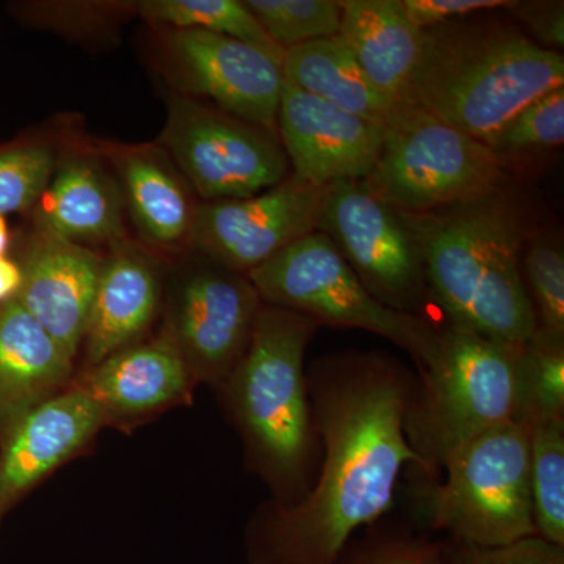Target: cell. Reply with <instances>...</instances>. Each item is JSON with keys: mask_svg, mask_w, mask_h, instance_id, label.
I'll return each mask as SVG.
<instances>
[{"mask_svg": "<svg viewBox=\"0 0 564 564\" xmlns=\"http://www.w3.org/2000/svg\"><path fill=\"white\" fill-rule=\"evenodd\" d=\"M399 214L451 323L511 345L533 336L536 315L521 273L524 220L502 188L422 214Z\"/></svg>", "mask_w": 564, "mask_h": 564, "instance_id": "cell-2", "label": "cell"}, {"mask_svg": "<svg viewBox=\"0 0 564 564\" xmlns=\"http://www.w3.org/2000/svg\"><path fill=\"white\" fill-rule=\"evenodd\" d=\"M340 31L373 87L399 106L421 54L422 31L410 21L403 0H343Z\"/></svg>", "mask_w": 564, "mask_h": 564, "instance_id": "cell-21", "label": "cell"}, {"mask_svg": "<svg viewBox=\"0 0 564 564\" xmlns=\"http://www.w3.org/2000/svg\"><path fill=\"white\" fill-rule=\"evenodd\" d=\"M281 69L285 80L322 101L384 128L391 120L395 107L373 87L339 33L289 47Z\"/></svg>", "mask_w": 564, "mask_h": 564, "instance_id": "cell-22", "label": "cell"}, {"mask_svg": "<svg viewBox=\"0 0 564 564\" xmlns=\"http://www.w3.org/2000/svg\"><path fill=\"white\" fill-rule=\"evenodd\" d=\"M245 6L284 51L340 31L343 11L334 0H247Z\"/></svg>", "mask_w": 564, "mask_h": 564, "instance_id": "cell-27", "label": "cell"}, {"mask_svg": "<svg viewBox=\"0 0 564 564\" xmlns=\"http://www.w3.org/2000/svg\"><path fill=\"white\" fill-rule=\"evenodd\" d=\"M74 361L17 299L0 306V441L74 384Z\"/></svg>", "mask_w": 564, "mask_h": 564, "instance_id": "cell-18", "label": "cell"}, {"mask_svg": "<svg viewBox=\"0 0 564 564\" xmlns=\"http://www.w3.org/2000/svg\"><path fill=\"white\" fill-rule=\"evenodd\" d=\"M511 17L518 18L524 22L525 28L533 33L534 39L540 41V46L544 50L556 51L555 47L564 46V3L562 0L556 2H544V0H533V2H514L508 9Z\"/></svg>", "mask_w": 564, "mask_h": 564, "instance_id": "cell-34", "label": "cell"}, {"mask_svg": "<svg viewBox=\"0 0 564 564\" xmlns=\"http://www.w3.org/2000/svg\"><path fill=\"white\" fill-rule=\"evenodd\" d=\"M564 85V58L502 20L463 18L422 31L403 102L488 144L516 113Z\"/></svg>", "mask_w": 564, "mask_h": 564, "instance_id": "cell-3", "label": "cell"}, {"mask_svg": "<svg viewBox=\"0 0 564 564\" xmlns=\"http://www.w3.org/2000/svg\"><path fill=\"white\" fill-rule=\"evenodd\" d=\"M262 300L247 274L207 259L182 276L169 321L195 383L220 386L250 345Z\"/></svg>", "mask_w": 564, "mask_h": 564, "instance_id": "cell-11", "label": "cell"}, {"mask_svg": "<svg viewBox=\"0 0 564 564\" xmlns=\"http://www.w3.org/2000/svg\"><path fill=\"white\" fill-rule=\"evenodd\" d=\"M307 375L321 473L302 499L269 503L247 534L250 564H337L362 527L392 507L402 469L422 463L404 419L413 375L380 351L325 356Z\"/></svg>", "mask_w": 564, "mask_h": 564, "instance_id": "cell-1", "label": "cell"}, {"mask_svg": "<svg viewBox=\"0 0 564 564\" xmlns=\"http://www.w3.org/2000/svg\"><path fill=\"white\" fill-rule=\"evenodd\" d=\"M169 55L185 91L274 132L284 76L265 52L217 33L173 29Z\"/></svg>", "mask_w": 564, "mask_h": 564, "instance_id": "cell-13", "label": "cell"}, {"mask_svg": "<svg viewBox=\"0 0 564 564\" xmlns=\"http://www.w3.org/2000/svg\"><path fill=\"white\" fill-rule=\"evenodd\" d=\"M276 126L293 174L315 185L366 180L386 139L384 126L322 101L285 79Z\"/></svg>", "mask_w": 564, "mask_h": 564, "instance_id": "cell-14", "label": "cell"}, {"mask_svg": "<svg viewBox=\"0 0 564 564\" xmlns=\"http://www.w3.org/2000/svg\"><path fill=\"white\" fill-rule=\"evenodd\" d=\"M318 326L292 311L262 304L250 345L220 386L256 473L274 503L291 505L315 478V433L304 352Z\"/></svg>", "mask_w": 564, "mask_h": 564, "instance_id": "cell-4", "label": "cell"}, {"mask_svg": "<svg viewBox=\"0 0 564 564\" xmlns=\"http://www.w3.org/2000/svg\"><path fill=\"white\" fill-rule=\"evenodd\" d=\"M10 247V229L3 215H0V258H6Z\"/></svg>", "mask_w": 564, "mask_h": 564, "instance_id": "cell-36", "label": "cell"}, {"mask_svg": "<svg viewBox=\"0 0 564 564\" xmlns=\"http://www.w3.org/2000/svg\"><path fill=\"white\" fill-rule=\"evenodd\" d=\"M444 545L445 564H564V547L540 536L524 538L500 547L448 540Z\"/></svg>", "mask_w": 564, "mask_h": 564, "instance_id": "cell-32", "label": "cell"}, {"mask_svg": "<svg viewBox=\"0 0 564 564\" xmlns=\"http://www.w3.org/2000/svg\"><path fill=\"white\" fill-rule=\"evenodd\" d=\"M139 10L144 20L176 31L195 29L251 44L282 65L285 51L267 35L240 0H147L139 3Z\"/></svg>", "mask_w": 564, "mask_h": 564, "instance_id": "cell-24", "label": "cell"}, {"mask_svg": "<svg viewBox=\"0 0 564 564\" xmlns=\"http://www.w3.org/2000/svg\"><path fill=\"white\" fill-rule=\"evenodd\" d=\"M55 166L57 159L44 144L0 151V215L33 209Z\"/></svg>", "mask_w": 564, "mask_h": 564, "instance_id": "cell-31", "label": "cell"}, {"mask_svg": "<svg viewBox=\"0 0 564 564\" xmlns=\"http://www.w3.org/2000/svg\"><path fill=\"white\" fill-rule=\"evenodd\" d=\"M317 231L332 240L378 302L417 315L429 284L399 212L375 198L361 181L333 182L325 187Z\"/></svg>", "mask_w": 564, "mask_h": 564, "instance_id": "cell-10", "label": "cell"}, {"mask_svg": "<svg viewBox=\"0 0 564 564\" xmlns=\"http://www.w3.org/2000/svg\"><path fill=\"white\" fill-rule=\"evenodd\" d=\"M161 302V274L143 252L120 248L104 261L82 343L85 369L143 339Z\"/></svg>", "mask_w": 564, "mask_h": 564, "instance_id": "cell-19", "label": "cell"}, {"mask_svg": "<svg viewBox=\"0 0 564 564\" xmlns=\"http://www.w3.org/2000/svg\"><path fill=\"white\" fill-rule=\"evenodd\" d=\"M524 254L527 284L532 289L536 328L564 336V252L562 240L540 234ZM525 284V288H527Z\"/></svg>", "mask_w": 564, "mask_h": 564, "instance_id": "cell-29", "label": "cell"}, {"mask_svg": "<svg viewBox=\"0 0 564 564\" xmlns=\"http://www.w3.org/2000/svg\"><path fill=\"white\" fill-rule=\"evenodd\" d=\"M564 419V336L534 329L519 350L518 422Z\"/></svg>", "mask_w": 564, "mask_h": 564, "instance_id": "cell-26", "label": "cell"}, {"mask_svg": "<svg viewBox=\"0 0 564 564\" xmlns=\"http://www.w3.org/2000/svg\"><path fill=\"white\" fill-rule=\"evenodd\" d=\"M519 350L451 322L440 332V356L421 372L404 419L422 474L436 478L464 444L518 422Z\"/></svg>", "mask_w": 564, "mask_h": 564, "instance_id": "cell-5", "label": "cell"}, {"mask_svg": "<svg viewBox=\"0 0 564 564\" xmlns=\"http://www.w3.org/2000/svg\"><path fill=\"white\" fill-rule=\"evenodd\" d=\"M447 480L426 488L425 510L434 530L451 540L500 547L538 536L530 491V426L505 423L456 451Z\"/></svg>", "mask_w": 564, "mask_h": 564, "instance_id": "cell-7", "label": "cell"}, {"mask_svg": "<svg viewBox=\"0 0 564 564\" xmlns=\"http://www.w3.org/2000/svg\"><path fill=\"white\" fill-rule=\"evenodd\" d=\"M337 564H445L444 545L406 527L377 522L348 543Z\"/></svg>", "mask_w": 564, "mask_h": 564, "instance_id": "cell-30", "label": "cell"}, {"mask_svg": "<svg viewBox=\"0 0 564 564\" xmlns=\"http://www.w3.org/2000/svg\"><path fill=\"white\" fill-rule=\"evenodd\" d=\"M265 304L292 311L315 325L358 328L391 340L423 370L440 356V332L421 315L378 302L332 240L315 231L247 273Z\"/></svg>", "mask_w": 564, "mask_h": 564, "instance_id": "cell-6", "label": "cell"}, {"mask_svg": "<svg viewBox=\"0 0 564 564\" xmlns=\"http://www.w3.org/2000/svg\"><path fill=\"white\" fill-rule=\"evenodd\" d=\"M109 422H131L187 402L195 386L169 326L85 369L74 380Z\"/></svg>", "mask_w": 564, "mask_h": 564, "instance_id": "cell-16", "label": "cell"}, {"mask_svg": "<svg viewBox=\"0 0 564 564\" xmlns=\"http://www.w3.org/2000/svg\"><path fill=\"white\" fill-rule=\"evenodd\" d=\"M564 141V85L545 93L516 113L486 147L505 165L508 158L562 147Z\"/></svg>", "mask_w": 564, "mask_h": 564, "instance_id": "cell-28", "label": "cell"}, {"mask_svg": "<svg viewBox=\"0 0 564 564\" xmlns=\"http://www.w3.org/2000/svg\"><path fill=\"white\" fill-rule=\"evenodd\" d=\"M121 188L98 163L70 158L57 163L46 191L33 206L41 234L88 247L122 237Z\"/></svg>", "mask_w": 564, "mask_h": 564, "instance_id": "cell-20", "label": "cell"}, {"mask_svg": "<svg viewBox=\"0 0 564 564\" xmlns=\"http://www.w3.org/2000/svg\"><path fill=\"white\" fill-rule=\"evenodd\" d=\"M530 426V491L538 536L564 547V419Z\"/></svg>", "mask_w": 564, "mask_h": 564, "instance_id": "cell-25", "label": "cell"}, {"mask_svg": "<svg viewBox=\"0 0 564 564\" xmlns=\"http://www.w3.org/2000/svg\"><path fill=\"white\" fill-rule=\"evenodd\" d=\"M102 259L91 248L36 232L22 252L17 300L76 358L84 343Z\"/></svg>", "mask_w": 564, "mask_h": 564, "instance_id": "cell-17", "label": "cell"}, {"mask_svg": "<svg viewBox=\"0 0 564 564\" xmlns=\"http://www.w3.org/2000/svg\"><path fill=\"white\" fill-rule=\"evenodd\" d=\"M513 3L511 0H403L408 18L419 31L474 17L481 11L508 10Z\"/></svg>", "mask_w": 564, "mask_h": 564, "instance_id": "cell-33", "label": "cell"}, {"mask_svg": "<svg viewBox=\"0 0 564 564\" xmlns=\"http://www.w3.org/2000/svg\"><path fill=\"white\" fill-rule=\"evenodd\" d=\"M104 425L101 411L76 384L22 419L0 441V524L33 488L88 448Z\"/></svg>", "mask_w": 564, "mask_h": 564, "instance_id": "cell-15", "label": "cell"}, {"mask_svg": "<svg viewBox=\"0 0 564 564\" xmlns=\"http://www.w3.org/2000/svg\"><path fill=\"white\" fill-rule=\"evenodd\" d=\"M503 177L502 163L485 143L400 102L386 126L380 159L361 182L392 209L422 214L500 191Z\"/></svg>", "mask_w": 564, "mask_h": 564, "instance_id": "cell-8", "label": "cell"}, {"mask_svg": "<svg viewBox=\"0 0 564 564\" xmlns=\"http://www.w3.org/2000/svg\"><path fill=\"white\" fill-rule=\"evenodd\" d=\"M326 185L296 177L243 199L196 207L191 245L212 262L247 274L317 231Z\"/></svg>", "mask_w": 564, "mask_h": 564, "instance_id": "cell-12", "label": "cell"}, {"mask_svg": "<svg viewBox=\"0 0 564 564\" xmlns=\"http://www.w3.org/2000/svg\"><path fill=\"white\" fill-rule=\"evenodd\" d=\"M120 174L122 198L151 243L162 248L191 243L196 207L161 154L128 151L121 155Z\"/></svg>", "mask_w": 564, "mask_h": 564, "instance_id": "cell-23", "label": "cell"}, {"mask_svg": "<svg viewBox=\"0 0 564 564\" xmlns=\"http://www.w3.org/2000/svg\"><path fill=\"white\" fill-rule=\"evenodd\" d=\"M22 284L20 263L0 258V306L17 299Z\"/></svg>", "mask_w": 564, "mask_h": 564, "instance_id": "cell-35", "label": "cell"}, {"mask_svg": "<svg viewBox=\"0 0 564 564\" xmlns=\"http://www.w3.org/2000/svg\"><path fill=\"white\" fill-rule=\"evenodd\" d=\"M162 143L207 203L250 198L288 177L276 133L187 96L170 102Z\"/></svg>", "mask_w": 564, "mask_h": 564, "instance_id": "cell-9", "label": "cell"}]
</instances>
